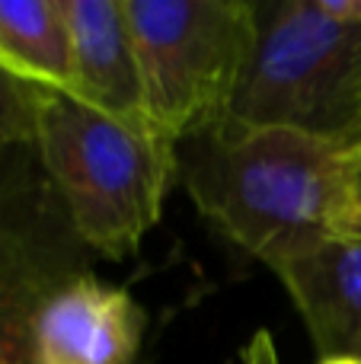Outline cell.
<instances>
[{"mask_svg": "<svg viewBox=\"0 0 361 364\" xmlns=\"http://www.w3.org/2000/svg\"><path fill=\"white\" fill-rule=\"evenodd\" d=\"M176 179L202 218L269 269L361 233V179L343 141L221 122L179 144Z\"/></svg>", "mask_w": 361, "mask_h": 364, "instance_id": "6da1fadb", "label": "cell"}, {"mask_svg": "<svg viewBox=\"0 0 361 364\" xmlns=\"http://www.w3.org/2000/svg\"><path fill=\"white\" fill-rule=\"evenodd\" d=\"M32 147L70 230L109 259L134 256L176 179V141L147 119H115L70 93L42 90Z\"/></svg>", "mask_w": 361, "mask_h": 364, "instance_id": "7a4b0ae2", "label": "cell"}, {"mask_svg": "<svg viewBox=\"0 0 361 364\" xmlns=\"http://www.w3.org/2000/svg\"><path fill=\"white\" fill-rule=\"evenodd\" d=\"M144 115L176 144L221 125L259 42L247 0H122Z\"/></svg>", "mask_w": 361, "mask_h": 364, "instance_id": "3957f363", "label": "cell"}, {"mask_svg": "<svg viewBox=\"0 0 361 364\" xmlns=\"http://www.w3.org/2000/svg\"><path fill=\"white\" fill-rule=\"evenodd\" d=\"M247 128H294L355 144L361 122V26H339L313 0H288L259 19L227 119Z\"/></svg>", "mask_w": 361, "mask_h": 364, "instance_id": "277c9868", "label": "cell"}, {"mask_svg": "<svg viewBox=\"0 0 361 364\" xmlns=\"http://www.w3.org/2000/svg\"><path fill=\"white\" fill-rule=\"evenodd\" d=\"M144 310L125 288L70 275L51 288L32 320L29 364H134Z\"/></svg>", "mask_w": 361, "mask_h": 364, "instance_id": "5b68a950", "label": "cell"}, {"mask_svg": "<svg viewBox=\"0 0 361 364\" xmlns=\"http://www.w3.org/2000/svg\"><path fill=\"white\" fill-rule=\"evenodd\" d=\"M320 361H361V233L333 237L275 265Z\"/></svg>", "mask_w": 361, "mask_h": 364, "instance_id": "8992f818", "label": "cell"}, {"mask_svg": "<svg viewBox=\"0 0 361 364\" xmlns=\"http://www.w3.org/2000/svg\"><path fill=\"white\" fill-rule=\"evenodd\" d=\"M70 96L115 119H147L134 38L122 0H61Z\"/></svg>", "mask_w": 361, "mask_h": 364, "instance_id": "52a82bcc", "label": "cell"}, {"mask_svg": "<svg viewBox=\"0 0 361 364\" xmlns=\"http://www.w3.org/2000/svg\"><path fill=\"white\" fill-rule=\"evenodd\" d=\"M0 70L48 93H70L61 0H0Z\"/></svg>", "mask_w": 361, "mask_h": 364, "instance_id": "ba28073f", "label": "cell"}, {"mask_svg": "<svg viewBox=\"0 0 361 364\" xmlns=\"http://www.w3.org/2000/svg\"><path fill=\"white\" fill-rule=\"evenodd\" d=\"M51 275L19 246H4L0 259V364L29 361L32 320L51 294Z\"/></svg>", "mask_w": 361, "mask_h": 364, "instance_id": "9c48e42d", "label": "cell"}, {"mask_svg": "<svg viewBox=\"0 0 361 364\" xmlns=\"http://www.w3.org/2000/svg\"><path fill=\"white\" fill-rule=\"evenodd\" d=\"M38 96L42 90L13 80L0 70V157L19 144H32Z\"/></svg>", "mask_w": 361, "mask_h": 364, "instance_id": "30bf717a", "label": "cell"}, {"mask_svg": "<svg viewBox=\"0 0 361 364\" xmlns=\"http://www.w3.org/2000/svg\"><path fill=\"white\" fill-rule=\"evenodd\" d=\"M326 19L339 26H361V0H313Z\"/></svg>", "mask_w": 361, "mask_h": 364, "instance_id": "8fae6325", "label": "cell"}, {"mask_svg": "<svg viewBox=\"0 0 361 364\" xmlns=\"http://www.w3.org/2000/svg\"><path fill=\"white\" fill-rule=\"evenodd\" d=\"M320 364H361L355 358H330V361H320Z\"/></svg>", "mask_w": 361, "mask_h": 364, "instance_id": "7c38bea8", "label": "cell"}, {"mask_svg": "<svg viewBox=\"0 0 361 364\" xmlns=\"http://www.w3.org/2000/svg\"><path fill=\"white\" fill-rule=\"evenodd\" d=\"M352 157H355V166H358V179H361V144L352 147Z\"/></svg>", "mask_w": 361, "mask_h": 364, "instance_id": "4fadbf2b", "label": "cell"}, {"mask_svg": "<svg viewBox=\"0 0 361 364\" xmlns=\"http://www.w3.org/2000/svg\"><path fill=\"white\" fill-rule=\"evenodd\" d=\"M361 144V122H358V134H355V144H352V147H358Z\"/></svg>", "mask_w": 361, "mask_h": 364, "instance_id": "5bb4252c", "label": "cell"}, {"mask_svg": "<svg viewBox=\"0 0 361 364\" xmlns=\"http://www.w3.org/2000/svg\"><path fill=\"white\" fill-rule=\"evenodd\" d=\"M23 364H29V361H23Z\"/></svg>", "mask_w": 361, "mask_h": 364, "instance_id": "9a60e30c", "label": "cell"}]
</instances>
